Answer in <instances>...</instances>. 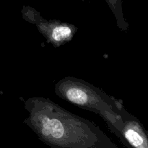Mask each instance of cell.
<instances>
[{
	"label": "cell",
	"mask_w": 148,
	"mask_h": 148,
	"mask_svg": "<svg viewBox=\"0 0 148 148\" xmlns=\"http://www.w3.org/2000/svg\"><path fill=\"white\" fill-rule=\"evenodd\" d=\"M27 125L51 146L72 148L116 147L95 124L43 98L25 102Z\"/></svg>",
	"instance_id": "1"
},
{
	"label": "cell",
	"mask_w": 148,
	"mask_h": 148,
	"mask_svg": "<svg viewBox=\"0 0 148 148\" xmlns=\"http://www.w3.org/2000/svg\"><path fill=\"white\" fill-rule=\"evenodd\" d=\"M55 91L60 98L100 114L111 129L115 127L122 114V108L118 103L103 91L81 79L64 78L57 82Z\"/></svg>",
	"instance_id": "2"
},
{
	"label": "cell",
	"mask_w": 148,
	"mask_h": 148,
	"mask_svg": "<svg viewBox=\"0 0 148 148\" xmlns=\"http://www.w3.org/2000/svg\"><path fill=\"white\" fill-rule=\"evenodd\" d=\"M38 28L51 43L57 46L64 44L75 35V26L59 21H46L39 17L32 15Z\"/></svg>",
	"instance_id": "3"
},
{
	"label": "cell",
	"mask_w": 148,
	"mask_h": 148,
	"mask_svg": "<svg viewBox=\"0 0 148 148\" xmlns=\"http://www.w3.org/2000/svg\"><path fill=\"white\" fill-rule=\"evenodd\" d=\"M114 132L132 147L148 148L147 136L142 126L135 120L124 121L122 116L114 129Z\"/></svg>",
	"instance_id": "4"
}]
</instances>
